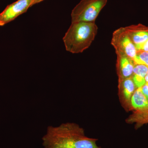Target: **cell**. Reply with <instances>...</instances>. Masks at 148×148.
I'll list each match as a JSON object with an SVG mask.
<instances>
[{"mask_svg":"<svg viewBox=\"0 0 148 148\" xmlns=\"http://www.w3.org/2000/svg\"><path fill=\"white\" fill-rule=\"evenodd\" d=\"M33 5H34L38 3L41 2L42 1H44V0H33Z\"/></svg>","mask_w":148,"mask_h":148,"instance_id":"14","label":"cell"},{"mask_svg":"<svg viewBox=\"0 0 148 148\" xmlns=\"http://www.w3.org/2000/svg\"><path fill=\"white\" fill-rule=\"evenodd\" d=\"M98 30L95 22L72 23L63 38L66 50L73 53H82L91 45Z\"/></svg>","mask_w":148,"mask_h":148,"instance_id":"2","label":"cell"},{"mask_svg":"<svg viewBox=\"0 0 148 148\" xmlns=\"http://www.w3.org/2000/svg\"><path fill=\"white\" fill-rule=\"evenodd\" d=\"M148 72V66L142 64L135 65L132 77L136 87L141 88L146 84L145 77Z\"/></svg>","mask_w":148,"mask_h":148,"instance_id":"9","label":"cell"},{"mask_svg":"<svg viewBox=\"0 0 148 148\" xmlns=\"http://www.w3.org/2000/svg\"><path fill=\"white\" fill-rule=\"evenodd\" d=\"M121 82L124 98L127 102L130 103L131 98L135 92L136 88L132 77L123 80Z\"/></svg>","mask_w":148,"mask_h":148,"instance_id":"10","label":"cell"},{"mask_svg":"<svg viewBox=\"0 0 148 148\" xmlns=\"http://www.w3.org/2000/svg\"><path fill=\"white\" fill-rule=\"evenodd\" d=\"M33 5V0H18L9 5L0 13V26H4L14 20Z\"/></svg>","mask_w":148,"mask_h":148,"instance_id":"6","label":"cell"},{"mask_svg":"<svg viewBox=\"0 0 148 148\" xmlns=\"http://www.w3.org/2000/svg\"><path fill=\"white\" fill-rule=\"evenodd\" d=\"M133 61L135 65L142 64L148 66V52L138 51Z\"/></svg>","mask_w":148,"mask_h":148,"instance_id":"11","label":"cell"},{"mask_svg":"<svg viewBox=\"0 0 148 148\" xmlns=\"http://www.w3.org/2000/svg\"><path fill=\"white\" fill-rule=\"evenodd\" d=\"M131 106L134 110L131 121L138 125L148 123V100L142 92L141 88L135 90L131 99Z\"/></svg>","mask_w":148,"mask_h":148,"instance_id":"5","label":"cell"},{"mask_svg":"<svg viewBox=\"0 0 148 148\" xmlns=\"http://www.w3.org/2000/svg\"><path fill=\"white\" fill-rule=\"evenodd\" d=\"M145 80H146V84H147L148 85V72L147 74V75L145 77Z\"/></svg>","mask_w":148,"mask_h":148,"instance_id":"15","label":"cell"},{"mask_svg":"<svg viewBox=\"0 0 148 148\" xmlns=\"http://www.w3.org/2000/svg\"><path fill=\"white\" fill-rule=\"evenodd\" d=\"M141 90L144 95L148 100V85L145 84L141 87Z\"/></svg>","mask_w":148,"mask_h":148,"instance_id":"13","label":"cell"},{"mask_svg":"<svg viewBox=\"0 0 148 148\" xmlns=\"http://www.w3.org/2000/svg\"><path fill=\"white\" fill-rule=\"evenodd\" d=\"M42 140L44 148H103L97 145L98 139L87 137L83 128L74 123L49 126Z\"/></svg>","mask_w":148,"mask_h":148,"instance_id":"1","label":"cell"},{"mask_svg":"<svg viewBox=\"0 0 148 148\" xmlns=\"http://www.w3.org/2000/svg\"><path fill=\"white\" fill-rule=\"evenodd\" d=\"M111 44L116 53H121L134 59L137 53L135 45L127 34L125 27H121L113 32Z\"/></svg>","mask_w":148,"mask_h":148,"instance_id":"4","label":"cell"},{"mask_svg":"<svg viewBox=\"0 0 148 148\" xmlns=\"http://www.w3.org/2000/svg\"><path fill=\"white\" fill-rule=\"evenodd\" d=\"M130 39L135 45L145 42L148 39V28L142 25L125 27Z\"/></svg>","mask_w":148,"mask_h":148,"instance_id":"8","label":"cell"},{"mask_svg":"<svg viewBox=\"0 0 148 148\" xmlns=\"http://www.w3.org/2000/svg\"><path fill=\"white\" fill-rule=\"evenodd\" d=\"M137 51H143L148 52V39L145 42L135 45Z\"/></svg>","mask_w":148,"mask_h":148,"instance_id":"12","label":"cell"},{"mask_svg":"<svg viewBox=\"0 0 148 148\" xmlns=\"http://www.w3.org/2000/svg\"><path fill=\"white\" fill-rule=\"evenodd\" d=\"M117 67L121 82L132 77L135 64L132 59L126 56L116 53Z\"/></svg>","mask_w":148,"mask_h":148,"instance_id":"7","label":"cell"},{"mask_svg":"<svg viewBox=\"0 0 148 148\" xmlns=\"http://www.w3.org/2000/svg\"><path fill=\"white\" fill-rule=\"evenodd\" d=\"M108 0H81L72 10V23L95 22Z\"/></svg>","mask_w":148,"mask_h":148,"instance_id":"3","label":"cell"}]
</instances>
